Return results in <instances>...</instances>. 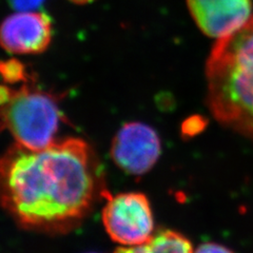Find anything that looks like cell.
<instances>
[{
	"label": "cell",
	"instance_id": "cell-5",
	"mask_svg": "<svg viewBox=\"0 0 253 253\" xmlns=\"http://www.w3.org/2000/svg\"><path fill=\"white\" fill-rule=\"evenodd\" d=\"M162 153L158 133L147 124L131 122L117 131L111 145V157L118 168L140 176L151 170Z\"/></svg>",
	"mask_w": 253,
	"mask_h": 253
},
{
	"label": "cell",
	"instance_id": "cell-9",
	"mask_svg": "<svg viewBox=\"0 0 253 253\" xmlns=\"http://www.w3.org/2000/svg\"><path fill=\"white\" fill-rule=\"evenodd\" d=\"M22 62L16 59L0 61V79L3 84L11 85L18 84L27 81L31 76Z\"/></svg>",
	"mask_w": 253,
	"mask_h": 253
},
{
	"label": "cell",
	"instance_id": "cell-1",
	"mask_svg": "<svg viewBox=\"0 0 253 253\" xmlns=\"http://www.w3.org/2000/svg\"><path fill=\"white\" fill-rule=\"evenodd\" d=\"M107 192L97 157L82 138L38 149L14 142L0 156V206L26 229L67 232Z\"/></svg>",
	"mask_w": 253,
	"mask_h": 253
},
{
	"label": "cell",
	"instance_id": "cell-8",
	"mask_svg": "<svg viewBox=\"0 0 253 253\" xmlns=\"http://www.w3.org/2000/svg\"><path fill=\"white\" fill-rule=\"evenodd\" d=\"M192 243L181 233L169 230L154 232L150 239L137 246H121L114 253H193Z\"/></svg>",
	"mask_w": 253,
	"mask_h": 253
},
{
	"label": "cell",
	"instance_id": "cell-4",
	"mask_svg": "<svg viewBox=\"0 0 253 253\" xmlns=\"http://www.w3.org/2000/svg\"><path fill=\"white\" fill-rule=\"evenodd\" d=\"M102 224L121 246H137L154 234V216L148 197L140 192L105 195Z\"/></svg>",
	"mask_w": 253,
	"mask_h": 253
},
{
	"label": "cell",
	"instance_id": "cell-6",
	"mask_svg": "<svg viewBox=\"0 0 253 253\" xmlns=\"http://www.w3.org/2000/svg\"><path fill=\"white\" fill-rule=\"evenodd\" d=\"M53 23L41 11H18L0 23V46L15 55H37L52 43Z\"/></svg>",
	"mask_w": 253,
	"mask_h": 253
},
{
	"label": "cell",
	"instance_id": "cell-10",
	"mask_svg": "<svg viewBox=\"0 0 253 253\" xmlns=\"http://www.w3.org/2000/svg\"><path fill=\"white\" fill-rule=\"evenodd\" d=\"M193 253H234L232 250L227 248L224 245L216 243H205L200 245Z\"/></svg>",
	"mask_w": 253,
	"mask_h": 253
},
{
	"label": "cell",
	"instance_id": "cell-11",
	"mask_svg": "<svg viewBox=\"0 0 253 253\" xmlns=\"http://www.w3.org/2000/svg\"><path fill=\"white\" fill-rule=\"evenodd\" d=\"M18 11H32L41 6L44 0H7Z\"/></svg>",
	"mask_w": 253,
	"mask_h": 253
},
{
	"label": "cell",
	"instance_id": "cell-3",
	"mask_svg": "<svg viewBox=\"0 0 253 253\" xmlns=\"http://www.w3.org/2000/svg\"><path fill=\"white\" fill-rule=\"evenodd\" d=\"M60 100V95L39 88L33 75L15 85L0 83V132L32 149L52 144L67 122Z\"/></svg>",
	"mask_w": 253,
	"mask_h": 253
},
{
	"label": "cell",
	"instance_id": "cell-12",
	"mask_svg": "<svg viewBox=\"0 0 253 253\" xmlns=\"http://www.w3.org/2000/svg\"><path fill=\"white\" fill-rule=\"evenodd\" d=\"M68 1L78 4V5H84V4H88V3L93 2L94 0H68Z\"/></svg>",
	"mask_w": 253,
	"mask_h": 253
},
{
	"label": "cell",
	"instance_id": "cell-7",
	"mask_svg": "<svg viewBox=\"0 0 253 253\" xmlns=\"http://www.w3.org/2000/svg\"><path fill=\"white\" fill-rule=\"evenodd\" d=\"M186 3L202 33L216 39L240 29L253 14V0H186Z\"/></svg>",
	"mask_w": 253,
	"mask_h": 253
},
{
	"label": "cell",
	"instance_id": "cell-2",
	"mask_svg": "<svg viewBox=\"0 0 253 253\" xmlns=\"http://www.w3.org/2000/svg\"><path fill=\"white\" fill-rule=\"evenodd\" d=\"M206 106L225 128L253 139V14L218 38L205 65Z\"/></svg>",
	"mask_w": 253,
	"mask_h": 253
}]
</instances>
